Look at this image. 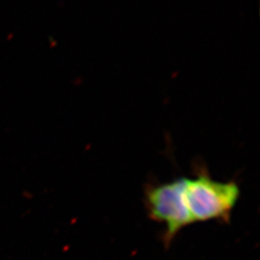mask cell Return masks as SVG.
<instances>
[{"instance_id":"1","label":"cell","mask_w":260,"mask_h":260,"mask_svg":"<svg viewBox=\"0 0 260 260\" xmlns=\"http://www.w3.org/2000/svg\"><path fill=\"white\" fill-rule=\"evenodd\" d=\"M239 198L240 188L235 181L216 180L205 170L199 171L194 178L186 177V205L193 223H229Z\"/></svg>"},{"instance_id":"2","label":"cell","mask_w":260,"mask_h":260,"mask_svg":"<svg viewBox=\"0 0 260 260\" xmlns=\"http://www.w3.org/2000/svg\"><path fill=\"white\" fill-rule=\"evenodd\" d=\"M186 177L147 187L145 205L152 221L165 225L163 241L168 247L177 233L193 223L185 201Z\"/></svg>"}]
</instances>
